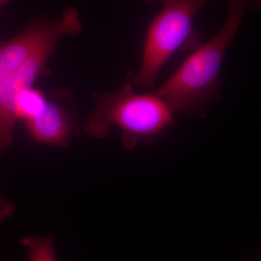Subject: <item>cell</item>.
<instances>
[{"label":"cell","mask_w":261,"mask_h":261,"mask_svg":"<svg viewBox=\"0 0 261 261\" xmlns=\"http://www.w3.org/2000/svg\"><path fill=\"white\" fill-rule=\"evenodd\" d=\"M27 250L29 261L57 260L56 244L51 237L32 235L20 240Z\"/></svg>","instance_id":"ba28073f"},{"label":"cell","mask_w":261,"mask_h":261,"mask_svg":"<svg viewBox=\"0 0 261 261\" xmlns=\"http://www.w3.org/2000/svg\"><path fill=\"white\" fill-rule=\"evenodd\" d=\"M130 74L113 92L94 93L96 107L83 126L93 138L106 137L111 127L121 130V144L126 149L140 143L147 147L176 126L172 110L155 92L137 93Z\"/></svg>","instance_id":"7a4b0ae2"},{"label":"cell","mask_w":261,"mask_h":261,"mask_svg":"<svg viewBox=\"0 0 261 261\" xmlns=\"http://www.w3.org/2000/svg\"><path fill=\"white\" fill-rule=\"evenodd\" d=\"M82 30L79 12L73 8L63 10L61 18L32 22L13 39L0 40V71L10 74L31 57L54 48L62 37L78 35Z\"/></svg>","instance_id":"277c9868"},{"label":"cell","mask_w":261,"mask_h":261,"mask_svg":"<svg viewBox=\"0 0 261 261\" xmlns=\"http://www.w3.org/2000/svg\"><path fill=\"white\" fill-rule=\"evenodd\" d=\"M247 8L243 0H229L224 25L214 37L196 47L155 93L173 113L205 117L211 105L222 100L221 70Z\"/></svg>","instance_id":"6da1fadb"},{"label":"cell","mask_w":261,"mask_h":261,"mask_svg":"<svg viewBox=\"0 0 261 261\" xmlns=\"http://www.w3.org/2000/svg\"><path fill=\"white\" fill-rule=\"evenodd\" d=\"M47 102L41 91L31 88L19 94L13 102V112L16 121L24 122L37 114Z\"/></svg>","instance_id":"52a82bcc"},{"label":"cell","mask_w":261,"mask_h":261,"mask_svg":"<svg viewBox=\"0 0 261 261\" xmlns=\"http://www.w3.org/2000/svg\"><path fill=\"white\" fill-rule=\"evenodd\" d=\"M23 123L33 140L55 147H68L76 128L73 116L54 101L47 100L37 114Z\"/></svg>","instance_id":"5b68a950"},{"label":"cell","mask_w":261,"mask_h":261,"mask_svg":"<svg viewBox=\"0 0 261 261\" xmlns=\"http://www.w3.org/2000/svg\"><path fill=\"white\" fill-rule=\"evenodd\" d=\"M246 5L247 10L255 11L260 9L261 0H243Z\"/></svg>","instance_id":"30bf717a"},{"label":"cell","mask_w":261,"mask_h":261,"mask_svg":"<svg viewBox=\"0 0 261 261\" xmlns=\"http://www.w3.org/2000/svg\"><path fill=\"white\" fill-rule=\"evenodd\" d=\"M146 2H149V3H152V2L158 1V0H145Z\"/></svg>","instance_id":"7c38bea8"},{"label":"cell","mask_w":261,"mask_h":261,"mask_svg":"<svg viewBox=\"0 0 261 261\" xmlns=\"http://www.w3.org/2000/svg\"><path fill=\"white\" fill-rule=\"evenodd\" d=\"M10 1H11V0H0V9H1L4 5L10 3Z\"/></svg>","instance_id":"8fae6325"},{"label":"cell","mask_w":261,"mask_h":261,"mask_svg":"<svg viewBox=\"0 0 261 261\" xmlns=\"http://www.w3.org/2000/svg\"><path fill=\"white\" fill-rule=\"evenodd\" d=\"M15 206L11 202L0 195V223L6 221L14 214Z\"/></svg>","instance_id":"9c48e42d"},{"label":"cell","mask_w":261,"mask_h":261,"mask_svg":"<svg viewBox=\"0 0 261 261\" xmlns=\"http://www.w3.org/2000/svg\"><path fill=\"white\" fill-rule=\"evenodd\" d=\"M54 48H47L31 57L23 64L9 75L8 82V102L10 111L13 112V102L19 94L32 88L39 75L42 74L44 65Z\"/></svg>","instance_id":"8992f818"},{"label":"cell","mask_w":261,"mask_h":261,"mask_svg":"<svg viewBox=\"0 0 261 261\" xmlns=\"http://www.w3.org/2000/svg\"><path fill=\"white\" fill-rule=\"evenodd\" d=\"M162 9L146 31L140 70L130 73L132 83L143 90H152L158 75L178 49H195L201 44L194 29L196 15L209 0H158Z\"/></svg>","instance_id":"3957f363"}]
</instances>
